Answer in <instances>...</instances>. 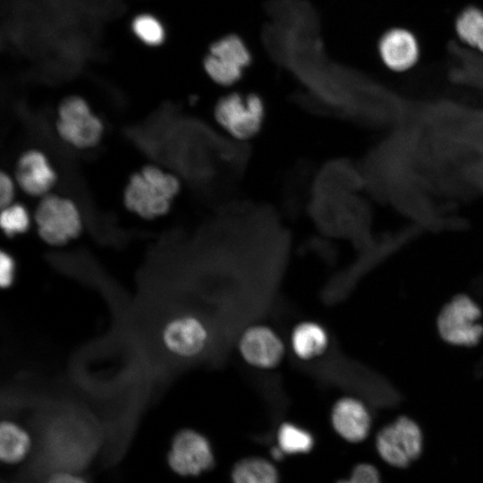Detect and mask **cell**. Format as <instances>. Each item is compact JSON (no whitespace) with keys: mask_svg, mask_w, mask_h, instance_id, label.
Returning <instances> with one entry per match:
<instances>
[{"mask_svg":"<svg viewBox=\"0 0 483 483\" xmlns=\"http://www.w3.org/2000/svg\"><path fill=\"white\" fill-rule=\"evenodd\" d=\"M157 342L167 354L178 359L200 356L210 343L207 322L192 312H179L164 318L157 329Z\"/></svg>","mask_w":483,"mask_h":483,"instance_id":"2","label":"cell"},{"mask_svg":"<svg viewBox=\"0 0 483 483\" xmlns=\"http://www.w3.org/2000/svg\"><path fill=\"white\" fill-rule=\"evenodd\" d=\"M43 483H89L80 471L59 470L48 472Z\"/></svg>","mask_w":483,"mask_h":483,"instance_id":"23","label":"cell"},{"mask_svg":"<svg viewBox=\"0 0 483 483\" xmlns=\"http://www.w3.org/2000/svg\"><path fill=\"white\" fill-rule=\"evenodd\" d=\"M237 347L248 365L261 370L277 368L285 355V345L281 336L263 324L245 328L238 339Z\"/></svg>","mask_w":483,"mask_h":483,"instance_id":"10","label":"cell"},{"mask_svg":"<svg viewBox=\"0 0 483 483\" xmlns=\"http://www.w3.org/2000/svg\"><path fill=\"white\" fill-rule=\"evenodd\" d=\"M277 441L280 450L291 454L307 453L314 445V438L307 429L290 422L279 427Z\"/></svg>","mask_w":483,"mask_h":483,"instance_id":"18","label":"cell"},{"mask_svg":"<svg viewBox=\"0 0 483 483\" xmlns=\"http://www.w3.org/2000/svg\"><path fill=\"white\" fill-rule=\"evenodd\" d=\"M455 30L464 43L483 52V10L476 7L463 10L455 21Z\"/></svg>","mask_w":483,"mask_h":483,"instance_id":"17","label":"cell"},{"mask_svg":"<svg viewBox=\"0 0 483 483\" xmlns=\"http://www.w3.org/2000/svg\"><path fill=\"white\" fill-rule=\"evenodd\" d=\"M250 52L235 35L225 36L213 43L204 59V69L210 79L222 86L238 81L250 64Z\"/></svg>","mask_w":483,"mask_h":483,"instance_id":"8","label":"cell"},{"mask_svg":"<svg viewBox=\"0 0 483 483\" xmlns=\"http://www.w3.org/2000/svg\"><path fill=\"white\" fill-rule=\"evenodd\" d=\"M233 483H277L275 467L261 458H247L239 462L232 473Z\"/></svg>","mask_w":483,"mask_h":483,"instance_id":"16","label":"cell"},{"mask_svg":"<svg viewBox=\"0 0 483 483\" xmlns=\"http://www.w3.org/2000/svg\"><path fill=\"white\" fill-rule=\"evenodd\" d=\"M34 220L40 238L54 246L73 240L82 229L81 216L75 203L68 198L51 193L41 198Z\"/></svg>","mask_w":483,"mask_h":483,"instance_id":"3","label":"cell"},{"mask_svg":"<svg viewBox=\"0 0 483 483\" xmlns=\"http://www.w3.org/2000/svg\"><path fill=\"white\" fill-rule=\"evenodd\" d=\"M16 266L13 257L4 251L0 255V282L2 287H9L15 278Z\"/></svg>","mask_w":483,"mask_h":483,"instance_id":"22","label":"cell"},{"mask_svg":"<svg viewBox=\"0 0 483 483\" xmlns=\"http://www.w3.org/2000/svg\"><path fill=\"white\" fill-rule=\"evenodd\" d=\"M215 118L223 129L239 140L256 135L265 120V104L254 93H231L216 105Z\"/></svg>","mask_w":483,"mask_h":483,"instance_id":"6","label":"cell"},{"mask_svg":"<svg viewBox=\"0 0 483 483\" xmlns=\"http://www.w3.org/2000/svg\"><path fill=\"white\" fill-rule=\"evenodd\" d=\"M167 463L182 476H197L209 470L214 455L208 438L191 428L177 431L167 453Z\"/></svg>","mask_w":483,"mask_h":483,"instance_id":"9","label":"cell"},{"mask_svg":"<svg viewBox=\"0 0 483 483\" xmlns=\"http://www.w3.org/2000/svg\"><path fill=\"white\" fill-rule=\"evenodd\" d=\"M422 433L418 424L402 416L384 427L376 437V447L388 464L403 468L417 459L422 451Z\"/></svg>","mask_w":483,"mask_h":483,"instance_id":"7","label":"cell"},{"mask_svg":"<svg viewBox=\"0 0 483 483\" xmlns=\"http://www.w3.org/2000/svg\"><path fill=\"white\" fill-rule=\"evenodd\" d=\"M479 306L469 296L453 297L440 311L437 329L440 336L448 343L471 347L483 336V326L479 323Z\"/></svg>","mask_w":483,"mask_h":483,"instance_id":"5","label":"cell"},{"mask_svg":"<svg viewBox=\"0 0 483 483\" xmlns=\"http://www.w3.org/2000/svg\"><path fill=\"white\" fill-rule=\"evenodd\" d=\"M180 191L179 179L172 173L149 165L133 174L123 191V202L131 212L144 219L166 214Z\"/></svg>","mask_w":483,"mask_h":483,"instance_id":"1","label":"cell"},{"mask_svg":"<svg viewBox=\"0 0 483 483\" xmlns=\"http://www.w3.org/2000/svg\"><path fill=\"white\" fill-rule=\"evenodd\" d=\"M330 420L335 431L352 443L364 440L371 428V416L367 406L353 396H343L334 402Z\"/></svg>","mask_w":483,"mask_h":483,"instance_id":"12","label":"cell"},{"mask_svg":"<svg viewBox=\"0 0 483 483\" xmlns=\"http://www.w3.org/2000/svg\"><path fill=\"white\" fill-rule=\"evenodd\" d=\"M134 34L145 44L157 46L164 41L165 30L161 22L154 16L141 14L132 21Z\"/></svg>","mask_w":483,"mask_h":483,"instance_id":"20","label":"cell"},{"mask_svg":"<svg viewBox=\"0 0 483 483\" xmlns=\"http://www.w3.org/2000/svg\"><path fill=\"white\" fill-rule=\"evenodd\" d=\"M337 483H381L377 470L367 463L357 465L352 470L349 479H343Z\"/></svg>","mask_w":483,"mask_h":483,"instance_id":"21","label":"cell"},{"mask_svg":"<svg viewBox=\"0 0 483 483\" xmlns=\"http://www.w3.org/2000/svg\"><path fill=\"white\" fill-rule=\"evenodd\" d=\"M15 195V180L8 174L2 172L0 174V206L1 208L13 203Z\"/></svg>","mask_w":483,"mask_h":483,"instance_id":"24","label":"cell"},{"mask_svg":"<svg viewBox=\"0 0 483 483\" xmlns=\"http://www.w3.org/2000/svg\"><path fill=\"white\" fill-rule=\"evenodd\" d=\"M32 441L27 429L15 421L4 420L0 427V457L8 465L16 464L29 455Z\"/></svg>","mask_w":483,"mask_h":483,"instance_id":"15","label":"cell"},{"mask_svg":"<svg viewBox=\"0 0 483 483\" xmlns=\"http://www.w3.org/2000/svg\"><path fill=\"white\" fill-rule=\"evenodd\" d=\"M326 329L316 321H301L291 332L290 344L294 355L309 361L324 355L329 347Z\"/></svg>","mask_w":483,"mask_h":483,"instance_id":"14","label":"cell"},{"mask_svg":"<svg viewBox=\"0 0 483 483\" xmlns=\"http://www.w3.org/2000/svg\"><path fill=\"white\" fill-rule=\"evenodd\" d=\"M18 186L33 197L47 195L56 182V174L46 155L38 149L21 154L14 169Z\"/></svg>","mask_w":483,"mask_h":483,"instance_id":"11","label":"cell"},{"mask_svg":"<svg viewBox=\"0 0 483 483\" xmlns=\"http://www.w3.org/2000/svg\"><path fill=\"white\" fill-rule=\"evenodd\" d=\"M56 131L64 142L79 149H87L98 144L104 125L83 98L72 96L58 106Z\"/></svg>","mask_w":483,"mask_h":483,"instance_id":"4","label":"cell"},{"mask_svg":"<svg viewBox=\"0 0 483 483\" xmlns=\"http://www.w3.org/2000/svg\"><path fill=\"white\" fill-rule=\"evenodd\" d=\"M30 224V215L23 205L13 202L1 208L0 225L6 236L12 237L25 233Z\"/></svg>","mask_w":483,"mask_h":483,"instance_id":"19","label":"cell"},{"mask_svg":"<svg viewBox=\"0 0 483 483\" xmlns=\"http://www.w3.org/2000/svg\"><path fill=\"white\" fill-rule=\"evenodd\" d=\"M378 51L383 63L392 71L404 72L418 61L419 47L415 36L408 30L396 28L381 38Z\"/></svg>","mask_w":483,"mask_h":483,"instance_id":"13","label":"cell"}]
</instances>
